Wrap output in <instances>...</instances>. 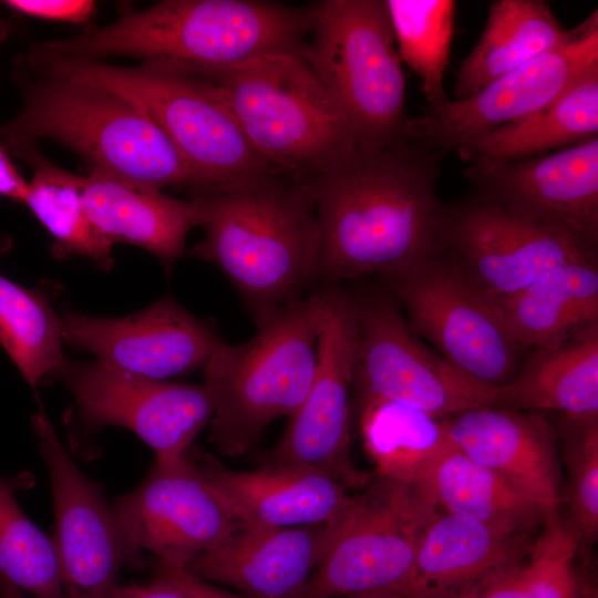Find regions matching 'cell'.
I'll list each match as a JSON object with an SVG mask.
<instances>
[{
    "mask_svg": "<svg viewBox=\"0 0 598 598\" xmlns=\"http://www.w3.org/2000/svg\"><path fill=\"white\" fill-rule=\"evenodd\" d=\"M443 155L404 132L359 142L311 178L318 223L317 287L393 275L445 250L436 194Z\"/></svg>",
    "mask_w": 598,
    "mask_h": 598,
    "instance_id": "cell-1",
    "label": "cell"
},
{
    "mask_svg": "<svg viewBox=\"0 0 598 598\" xmlns=\"http://www.w3.org/2000/svg\"><path fill=\"white\" fill-rule=\"evenodd\" d=\"M185 192L200 208L205 234L188 254L226 276L256 324L317 288L318 223L308 179L267 169Z\"/></svg>",
    "mask_w": 598,
    "mask_h": 598,
    "instance_id": "cell-2",
    "label": "cell"
},
{
    "mask_svg": "<svg viewBox=\"0 0 598 598\" xmlns=\"http://www.w3.org/2000/svg\"><path fill=\"white\" fill-rule=\"evenodd\" d=\"M21 106L0 125L6 151L38 141L59 143L91 171L163 190L193 186L161 128L125 96L53 68L32 47L14 61Z\"/></svg>",
    "mask_w": 598,
    "mask_h": 598,
    "instance_id": "cell-3",
    "label": "cell"
},
{
    "mask_svg": "<svg viewBox=\"0 0 598 598\" xmlns=\"http://www.w3.org/2000/svg\"><path fill=\"white\" fill-rule=\"evenodd\" d=\"M309 6L267 0H162L125 10L103 27L42 42L70 59L131 56L188 70H209L276 53L305 59Z\"/></svg>",
    "mask_w": 598,
    "mask_h": 598,
    "instance_id": "cell-4",
    "label": "cell"
},
{
    "mask_svg": "<svg viewBox=\"0 0 598 598\" xmlns=\"http://www.w3.org/2000/svg\"><path fill=\"white\" fill-rule=\"evenodd\" d=\"M323 321L317 287L257 323L248 341L215 350L202 371L214 402L209 441L220 454L245 455L274 421L300 408L317 372Z\"/></svg>",
    "mask_w": 598,
    "mask_h": 598,
    "instance_id": "cell-5",
    "label": "cell"
},
{
    "mask_svg": "<svg viewBox=\"0 0 598 598\" xmlns=\"http://www.w3.org/2000/svg\"><path fill=\"white\" fill-rule=\"evenodd\" d=\"M184 70L215 87L275 169L309 179L360 142L302 56L265 54L218 69Z\"/></svg>",
    "mask_w": 598,
    "mask_h": 598,
    "instance_id": "cell-6",
    "label": "cell"
},
{
    "mask_svg": "<svg viewBox=\"0 0 598 598\" xmlns=\"http://www.w3.org/2000/svg\"><path fill=\"white\" fill-rule=\"evenodd\" d=\"M34 48L59 71L110 89L137 105L179 154L193 179L190 188L275 169L254 148L228 105L204 78L168 64L125 66L64 58L41 43Z\"/></svg>",
    "mask_w": 598,
    "mask_h": 598,
    "instance_id": "cell-7",
    "label": "cell"
},
{
    "mask_svg": "<svg viewBox=\"0 0 598 598\" xmlns=\"http://www.w3.org/2000/svg\"><path fill=\"white\" fill-rule=\"evenodd\" d=\"M439 511L425 482L373 477L328 523L324 550L302 598L381 592L434 598L419 578L416 553L423 529Z\"/></svg>",
    "mask_w": 598,
    "mask_h": 598,
    "instance_id": "cell-8",
    "label": "cell"
},
{
    "mask_svg": "<svg viewBox=\"0 0 598 598\" xmlns=\"http://www.w3.org/2000/svg\"><path fill=\"white\" fill-rule=\"evenodd\" d=\"M309 13L305 60L360 142L402 134L405 76L385 0H321Z\"/></svg>",
    "mask_w": 598,
    "mask_h": 598,
    "instance_id": "cell-9",
    "label": "cell"
},
{
    "mask_svg": "<svg viewBox=\"0 0 598 598\" xmlns=\"http://www.w3.org/2000/svg\"><path fill=\"white\" fill-rule=\"evenodd\" d=\"M411 331L444 359L492 386L511 381L522 363L493 298L446 251L382 277Z\"/></svg>",
    "mask_w": 598,
    "mask_h": 598,
    "instance_id": "cell-10",
    "label": "cell"
},
{
    "mask_svg": "<svg viewBox=\"0 0 598 598\" xmlns=\"http://www.w3.org/2000/svg\"><path fill=\"white\" fill-rule=\"evenodd\" d=\"M349 295L354 320L352 390L358 401L399 402L436 419L495 405L497 388L473 379L425 346L388 290Z\"/></svg>",
    "mask_w": 598,
    "mask_h": 598,
    "instance_id": "cell-11",
    "label": "cell"
},
{
    "mask_svg": "<svg viewBox=\"0 0 598 598\" xmlns=\"http://www.w3.org/2000/svg\"><path fill=\"white\" fill-rule=\"evenodd\" d=\"M324 321L319 338L312 385L266 462L300 465L320 472L346 487L362 491L373 480L351 455L354 320L349 292L341 286H320Z\"/></svg>",
    "mask_w": 598,
    "mask_h": 598,
    "instance_id": "cell-12",
    "label": "cell"
},
{
    "mask_svg": "<svg viewBox=\"0 0 598 598\" xmlns=\"http://www.w3.org/2000/svg\"><path fill=\"white\" fill-rule=\"evenodd\" d=\"M51 379L66 386L85 424L95 430H130L159 462L184 458L214 414L212 395L203 383L153 380L97 360L65 358Z\"/></svg>",
    "mask_w": 598,
    "mask_h": 598,
    "instance_id": "cell-13",
    "label": "cell"
},
{
    "mask_svg": "<svg viewBox=\"0 0 598 598\" xmlns=\"http://www.w3.org/2000/svg\"><path fill=\"white\" fill-rule=\"evenodd\" d=\"M598 64V11L571 29L561 45L497 78L461 100L447 99L409 117L403 132L441 155L460 151L501 126L518 122L559 97Z\"/></svg>",
    "mask_w": 598,
    "mask_h": 598,
    "instance_id": "cell-14",
    "label": "cell"
},
{
    "mask_svg": "<svg viewBox=\"0 0 598 598\" xmlns=\"http://www.w3.org/2000/svg\"><path fill=\"white\" fill-rule=\"evenodd\" d=\"M112 507L132 564L145 550L161 566L184 569L243 526L205 481L189 451L178 461H155L142 482L116 497Z\"/></svg>",
    "mask_w": 598,
    "mask_h": 598,
    "instance_id": "cell-15",
    "label": "cell"
},
{
    "mask_svg": "<svg viewBox=\"0 0 598 598\" xmlns=\"http://www.w3.org/2000/svg\"><path fill=\"white\" fill-rule=\"evenodd\" d=\"M31 423L51 486L52 542L65 598H113L118 574L132 560L112 504L75 464L42 411Z\"/></svg>",
    "mask_w": 598,
    "mask_h": 598,
    "instance_id": "cell-16",
    "label": "cell"
},
{
    "mask_svg": "<svg viewBox=\"0 0 598 598\" xmlns=\"http://www.w3.org/2000/svg\"><path fill=\"white\" fill-rule=\"evenodd\" d=\"M445 245L491 297L517 292L558 266L596 260V246L579 236L520 219L478 197L447 208Z\"/></svg>",
    "mask_w": 598,
    "mask_h": 598,
    "instance_id": "cell-17",
    "label": "cell"
},
{
    "mask_svg": "<svg viewBox=\"0 0 598 598\" xmlns=\"http://www.w3.org/2000/svg\"><path fill=\"white\" fill-rule=\"evenodd\" d=\"M468 162L463 174L476 188V197L597 246L598 136L522 159Z\"/></svg>",
    "mask_w": 598,
    "mask_h": 598,
    "instance_id": "cell-18",
    "label": "cell"
},
{
    "mask_svg": "<svg viewBox=\"0 0 598 598\" xmlns=\"http://www.w3.org/2000/svg\"><path fill=\"white\" fill-rule=\"evenodd\" d=\"M60 318L63 342L107 365L153 380L168 381L203 370L225 342L214 323L171 297L120 318L75 311Z\"/></svg>",
    "mask_w": 598,
    "mask_h": 598,
    "instance_id": "cell-19",
    "label": "cell"
},
{
    "mask_svg": "<svg viewBox=\"0 0 598 598\" xmlns=\"http://www.w3.org/2000/svg\"><path fill=\"white\" fill-rule=\"evenodd\" d=\"M448 441L560 517L563 474L558 432L540 414L481 406L441 419Z\"/></svg>",
    "mask_w": 598,
    "mask_h": 598,
    "instance_id": "cell-20",
    "label": "cell"
},
{
    "mask_svg": "<svg viewBox=\"0 0 598 598\" xmlns=\"http://www.w3.org/2000/svg\"><path fill=\"white\" fill-rule=\"evenodd\" d=\"M328 539V523L301 527L241 526L185 568L246 598H302Z\"/></svg>",
    "mask_w": 598,
    "mask_h": 598,
    "instance_id": "cell-21",
    "label": "cell"
},
{
    "mask_svg": "<svg viewBox=\"0 0 598 598\" xmlns=\"http://www.w3.org/2000/svg\"><path fill=\"white\" fill-rule=\"evenodd\" d=\"M203 477L244 526L287 528L327 524L353 494L333 478L296 464L265 462L231 470L208 454L189 450Z\"/></svg>",
    "mask_w": 598,
    "mask_h": 598,
    "instance_id": "cell-22",
    "label": "cell"
},
{
    "mask_svg": "<svg viewBox=\"0 0 598 598\" xmlns=\"http://www.w3.org/2000/svg\"><path fill=\"white\" fill-rule=\"evenodd\" d=\"M82 202L92 224L113 246L140 247L167 271L188 254V233L202 221L200 208L190 198L172 197L97 171L83 176Z\"/></svg>",
    "mask_w": 598,
    "mask_h": 598,
    "instance_id": "cell-23",
    "label": "cell"
},
{
    "mask_svg": "<svg viewBox=\"0 0 598 598\" xmlns=\"http://www.w3.org/2000/svg\"><path fill=\"white\" fill-rule=\"evenodd\" d=\"M534 538L439 511L419 542L417 575L434 598H460L524 560Z\"/></svg>",
    "mask_w": 598,
    "mask_h": 598,
    "instance_id": "cell-24",
    "label": "cell"
},
{
    "mask_svg": "<svg viewBox=\"0 0 598 598\" xmlns=\"http://www.w3.org/2000/svg\"><path fill=\"white\" fill-rule=\"evenodd\" d=\"M492 298L522 349L555 346L598 323L596 260L558 266L517 292Z\"/></svg>",
    "mask_w": 598,
    "mask_h": 598,
    "instance_id": "cell-25",
    "label": "cell"
},
{
    "mask_svg": "<svg viewBox=\"0 0 598 598\" xmlns=\"http://www.w3.org/2000/svg\"><path fill=\"white\" fill-rule=\"evenodd\" d=\"M494 406L518 411L598 413V323L555 346L533 349Z\"/></svg>",
    "mask_w": 598,
    "mask_h": 598,
    "instance_id": "cell-26",
    "label": "cell"
},
{
    "mask_svg": "<svg viewBox=\"0 0 598 598\" xmlns=\"http://www.w3.org/2000/svg\"><path fill=\"white\" fill-rule=\"evenodd\" d=\"M565 30L544 0H496L484 29L461 63L454 100L465 99L497 78L565 43Z\"/></svg>",
    "mask_w": 598,
    "mask_h": 598,
    "instance_id": "cell-27",
    "label": "cell"
},
{
    "mask_svg": "<svg viewBox=\"0 0 598 598\" xmlns=\"http://www.w3.org/2000/svg\"><path fill=\"white\" fill-rule=\"evenodd\" d=\"M598 136V64L554 102L468 143L466 159L514 161L563 150Z\"/></svg>",
    "mask_w": 598,
    "mask_h": 598,
    "instance_id": "cell-28",
    "label": "cell"
},
{
    "mask_svg": "<svg viewBox=\"0 0 598 598\" xmlns=\"http://www.w3.org/2000/svg\"><path fill=\"white\" fill-rule=\"evenodd\" d=\"M425 483L440 511L507 532L535 533L550 520L535 501L453 444L437 460Z\"/></svg>",
    "mask_w": 598,
    "mask_h": 598,
    "instance_id": "cell-29",
    "label": "cell"
},
{
    "mask_svg": "<svg viewBox=\"0 0 598 598\" xmlns=\"http://www.w3.org/2000/svg\"><path fill=\"white\" fill-rule=\"evenodd\" d=\"M359 429L377 476L405 484L424 483L452 444L441 419L388 400L359 401Z\"/></svg>",
    "mask_w": 598,
    "mask_h": 598,
    "instance_id": "cell-30",
    "label": "cell"
},
{
    "mask_svg": "<svg viewBox=\"0 0 598 598\" xmlns=\"http://www.w3.org/2000/svg\"><path fill=\"white\" fill-rule=\"evenodd\" d=\"M8 153L33 171L23 203L52 236L53 257H85L109 270L114 262L113 245L97 231L84 209L83 176L55 165L37 144L13 147Z\"/></svg>",
    "mask_w": 598,
    "mask_h": 598,
    "instance_id": "cell-31",
    "label": "cell"
},
{
    "mask_svg": "<svg viewBox=\"0 0 598 598\" xmlns=\"http://www.w3.org/2000/svg\"><path fill=\"white\" fill-rule=\"evenodd\" d=\"M50 288H25L0 274V343L32 389L52 378L65 357L61 318Z\"/></svg>",
    "mask_w": 598,
    "mask_h": 598,
    "instance_id": "cell-32",
    "label": "cell"
},
{
    "mask_svg": "<svg viewBox=\"0 0 598 598\" xmlns=\"http://www.w3.org/2000/svg\"><path fill=\"white\" fill-rule=\"evenodd\" d=\"M28 476H0V575L33 598H65L52 538L25 515L17 491Z\"/></svg>",
    "mask_w": 598,
    "mask_h": 598,
    "instance_id": "cell-33",
    "label": "cell"
},
{
    "mask_svg": "<svg viewBox=\"0 0 598 598\" xmlns=\"http://www.w3.org/2000/svg\"><path fill=\"white\" fill-rule=\"evenodd\" d=\"M396 50L422 82L429 106L445 102L456 2L453 0H385Z\"/></svg>",
    "mask_w": 598,
    "mask_h": 598,
    "instance_id": "cell-34",
    "label": "cell"
},
{
    "mask_svg": "<svg viewBox=\"0 0 598 598\" xmlns=\"http://www.w3.org/2000/svg\"><path fill=\"white\" fill-rule=\"evenodd\" d=\"M561 462L565 468L561 505L564 523L581 546L598 537V413L567 415L560 423Z\"/></svg>",
    "mask_w": 598,
    "mask_h": 598,
    "instance_id": "cell-35",
    "label": "cell"
},
{
    "mask_svg": "<svg viewBox=\"0 0 598 598\" xmlns=\"http://www.w3.org/2000/svg\"><path fill=\"white\" fill-rule=\"evenodd\" d=\"M580 544L561 517L547 522L527 553L529 598H594L576 575Z\"/></svg>",
    "mask_w": 598,
    "mask_h": 598,
    "instance_id": "cell-36",
    "label": "cell"
},
{
    "mask_svg": "<svg viewBox=\"0 0 598 598\" xmlns=\"http://www.w3.org/2000/svg\"><path fill=\"white\" fill-rule=\"evenodd\" d=\"M11 10L40 19L84 24L95 13V2L91 0H6Z\"/></svg>",
    "mask_w": 598,
    "mask_h": 598,
    "instance_id": "cell-37",
    "label": "cell"
},
{
    "mask_svg": "<svg viewBox=\"0 0 598 598\" xmlns=\"http://www.w3.org/2000/svg\"><path fill=\"white\" fill-rule=\"evenodd\" d=\"M460 598H529L527 559L485 580Z\"/></svg>",
    "mask_w": 598,
    "mask_h": 598,
    "instance_id": "cell-38",
    "label": "cell"
},
{
    "mask_svg": "<svg viewBox=\"0 0 598 598\" xmlns=\"http://www.w3.org/2000/svg\"><path fill=\"white\" fill-rule=\"evenodd\" d=\"M155 575L169 581L190 598H246L202 580L184 569L168 568L156 564Z\"/></svg>",
    "mask_w": 598,
    "mask_h": 598,
    "instance_id": "cell-39",
    "label": "cell"
},
{
    "mask_svg": "<svg viewBox=\"0 0 598 598\" xmlns=\"http://www.w3.org/2000/svg\"><path fill=\"white\" fill-rule=\"evenodd\" d=\"M113 598H190L176 586L154 574L152 580L140 585H118Z\"/></svg>",
    "mask_w": 598,
    "mask_h": 598,
    "instance_id": "cell-40",
    "label": "cell"
},
{
    "mask_svg": "<svg viewBox=\"0 0 598 598\" xmlns=\"http://www.w3.org/2000/svg\"><path fill=\"white\" fill-rule=\"evenodd\" d=\"M27 190L28 182L20 175L0 143V196L23 203Z\"/></svg>",
    "mask_w": 598,
    "mask_h": 598,
    "instance_id": "cell-41",
    "label": "cell"
},
{
    "mask_svg": "<svg viewBox=\"0 0 598 598\" xmlns=\"http://www.w3.org/2000/svg\"><path fill=\"white\" fill-rule=\"evenodd\" d=\"M0 587L3 589L8 598H28V596L19 590L16 586L9 582L0 575Z\"/></svg>",
    "mask_w": 598,
    "mask_h": 598,
    "instance_id": "cell-42",
    "label": "cell"
},
{
    "mask_svg": "<svg viewBox=\"0 0 598 598\" xmlns=\"http://www.w3.org/2000/svg\"><path fill=\"white\" fill-rule=\"evenodd\" d=\"M340 598H402L394 594H365V595H355V596H347V597H340Z\"/></svg>",
    "mask_w": 598,
    "mask_h": 598,
    "instance_id": "cell-43",
    "label": "cell"
},
{
    "mask_svg": "<svg viewBox=\"0 0 598 598\" xmlns=\"http://www.w3.org/2000/svg\"><path fill=\"white\" fill-rule=\"evenodd\" d=\"M0 22H1V21H0ZM4 32H6V29H4V27L2 25V23H0V40L2 39Z\"/></svg>",
    "mask_w": 598,
    "mask_h": 598,
    "instance_id": "cell-44",
    "label": "cell"
},
{
    "mask_svg": "<svg viewBox=\"0 0 598 598\" xmlns=\"http://www.w3.org/2000/svg\"><path fill=\"white\" fill-rule=\"evenodd\" d=\"M0 598H8L3 589L0 587Z\"/></svg>",
    "mask_w": 598,
    "mask_h": 598,
    "instance_id": "cell-45",
    "label": "cell"
}]
</instances>
